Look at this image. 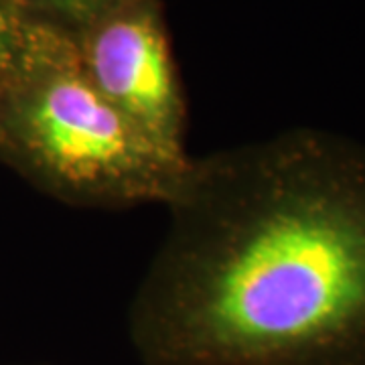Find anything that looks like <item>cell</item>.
<instances>
[{
	"label": "cell",
	"instance_id": "obj_1",
	"mask_svg": "<svg viewBox=\"0 0 365 365\" xmlns=\"http://www.w3.org/2000/svg\"><path fill=\"white\" fill-rule=\"evenodd\" d=\"M128 307L143 365H365V143L292 128L191 158Z\"/></svg>",
	"mask_w": 365,
	"mask_h": 365
},
{
	"label": "cell",
	"instance_id": "obj_2",
	"mask_svg": "<svg viewBox=\"0 0 365 365\" xmlns=\"http://www.w3.org/2000/svg\"><path fill=\"white\" fill-rule=\"evenodd\" d=\"M0 160L81 209L167 205L191 165L132 126L86 76L73 37L41 21L25 61L0 79Z\"/></svg>",
	"mask_w": 365,
	"mask_h": 365
},
{
	"label": "cell",
	"instance_id": "obj_3",
	"mask_svg": "<svg viewBox=\"0 0 365 365\" xmlns=\"http://www.w3.org/2000/svg\"><path fill=\"white\" fill-rule=\"evenodd\" d=\"M73 37L96 90L160 150L187 158V108L157 0H120Z\"/></svg>",
	"mask_w": 365,
	"mask_h": 365
},
{
	"label": "cell",
	"instance_id": "obj_4",
	"mask_svg": "<svg viewBox=\"0 0 365 365\" xmlns=\"http://www.w3.org/2000/svg\"><path fill=\"white\" fill-rule=\"evenodd\" d=\"M120 0H14L19 11L47 25L76 35Z\"/></svg>",
	"mask_w": 365,
	"mask_h": 365
},
{
	"label": "cell",
	"instance_id": "obj_5",
	"mask_svg": "<svg viewBox=\"0 0 365 365\" xmlns=\"http://www.w3.org/2000/svg\"><path fill=\"white\" fill-rule=\"evenodd\" d=\"M35 21L0 2V79L14 73L31 45Z\"/></svg>",
	"mask_w": 365,
	"mask_h": 365
},
{
	"label": "cell",
	"instance_id": "obj_6",
	"mask_svg": "<svg viewBox=\"0 0 365 365\" xmlns=\"http://www.w3.org/2000/svg\"><path fill=\"white\" fill-rule=\"evenodd\" d=\"M0 2H2V4H6L9 9H13V11H16V13H21V11H19V6L14 4V0H0ZM21 14H23V13H21Z\"/></svg>",
	"mask_w": 365,
	"mask_h": 365
}]
</instances>
